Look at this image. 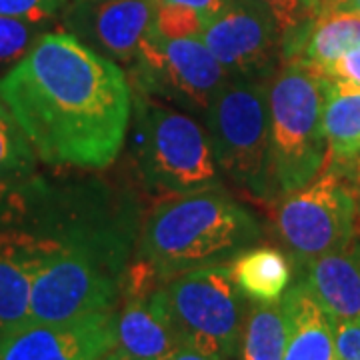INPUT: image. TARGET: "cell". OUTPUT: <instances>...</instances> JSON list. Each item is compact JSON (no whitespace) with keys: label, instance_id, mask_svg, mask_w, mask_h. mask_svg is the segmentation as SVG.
I'll return each instance as SVG.
<instances>
[{"label":"cell","instance_id":"25","mask_svg":"<svg viewBox=\"0 0 360 360\" xmlns=\"http://www.w3.org/2000/svg\"><path fill=\"white\" fill-rule=\"evenodd\" d=\"M66 0H0V16L20 18L39 25L65 6Z\"/></svg>","mask_w":360,"mask_h":360},{"label":"cell","instance_id":"21","mask_svg":"<svg viewBox=\"0 0 360 360\" xmlns=\"http://www.w3.org/2000/svg\"><path fill=\"white\" fill-rule=\"evenodd\" d=\"M269 16L281 32V58L290 63L300 58L309 37L314 11L309 0H243Z\"/></svg>","mask_w":360,"mask_h":360},{"label":"cell","instance_id":"22","mask_svg":"<svg viewBox=\"0 0 360 360\" xmlns=\"http://www.w3.org/2000/svg\"><path fill=\"white\" fill-rule=\"evenodd\" d=\"M34 150L8 106L0 101V179L32 167Z\"/></svg>","mask_w":360,"mask_h":360},{"label":"cell","instance_id":"16","mask_svg":"<svg viewBox=\"0 0 360 360\" xmlns=\"http://www.w3.org/2000/svg\"><path fill=\"white\" fill-rule=\"evenodd\" d=\"M326 78V77H324ZM322 130L326 139L324 168L352 170L359 176L360 160V90L326 78L322 108ZM322 168V170H324ZM360 179V176H359Z\"/></svg>","mask_w":360,"mask_h":360},{"label":"cell","instance_id":"10","mask_svg":"<svg viewBox=\"0 0 360 360\" xmlns=\"http://www.w3.org/2000/svg\"><path fill=\"white\" fill-rule=\"evenodd\" d=\"M200 39L234 78L264 80L281 52V32L257 6L232 0L206 20Z\"/></svg>","mask_w":360,"mask_h":360},{"label":"cell","instance_id":"28","mask_svg":"<svg viewBox=\"0 0 360 360\" xmlns=\"http://www.w3.org/2000/svg\"><path fill=\"white\" fill-rule=\"evenodd\" d=\"M156 4H182V6H188L194 8L205 16L206 20L214 14L222 13L226 6H231L232 0H153Z\"/></svg>","mask_w":360,"mask_h":360},{"label":"cell","instance_id":"24","mask_svg":"<svg viewBox=\"0 0 360 360\" xmlns=\"http://www.w3.org/2000/svg\"><path fill=\"white\" fill-rule=\"evenodd\" d=\"M37 40L34 22L0 16V70L20 63Z\"/></svg>","mask_w":360,"mask_h":360},{"label":"cell","instance_id":"33","mask_svg":"<svg viewBox=\"0 0 360 360\" xmlns=\"http://www.w3.org/2000/svg\"><path fill=\"white\" fill-rule=\"evenodd\" d=\"M356 170H359V176H360V160H359V165H356Z\"/></svg>","mask_w":360,"mask_h":360},{"label":"cell","instance_id":"7","mask_svg":"<svg viewBox=\"0 0 360 360\" xmlns=\"http://www.w3.org/2000/svg\"><path fill=\"white\" fill-rule=\"evenodd\" d=\"M115 262L82 246L42 243L30 286L28 322H68L115 310L122 290Z\"/></svg>","mask_w":360,"mask_h":360},{"label":"cell","instance_id":"1","mask_svg":"<svg viewBox=\"0 0 360 360\" xmlns=\"http://www.w3.org/2000/svg\"><path fill=\"white\" fill-rule=\"evenodd\" d=\"M0 101L40 160L106 168L124 146L132 90L115 60L75 34L49 32L0 78Z\"/></svg>","mask_w":360,"mask_h":360},{"label":"cell","instance_id":"34","mask_svg":"<svg viewBox=\"0 0 360 360\" xmlns=\"http://www.w3.org/2000/svg\"><path fill=\"white\" fill-rule=\"evenodd\" d=\"M2 335H4V333H2V330H0V338H2Z\"/></svg>","mask_w":360,"mask_h":360},{"label":"cell","instance_id":"15","mask_svg":"<svg viewBox=\"0 0 360 360\" xmlns=\"http://www.w3.org/2000/svg\"><path fill=\"white\" fill-rule=\"evenodd\" d=\"M286 316V347L283 360H335L333 319L304 283L283 296Z\"/></svg>","mask_w":360,"mask_h":360},{"label":"cell","instance_id":"18","mask_svg":"<svg viewBox=\"0 0 360 360\" xmlns=\"http://www.w3.org/2000/svg\"><path fill=\"white\" fill-rule=\"evenodd\" d=\"M231 272L238 290L255 304H270L283 300L290 286V260L278 248L258 246L232 258Z\"/></svg>","mask_w":360,"mask_h":360},{"label":"cell","instance_id":"14","mask_svg":"<svg viewBox=\"0 0 360 360\" xmlns=\"http://www.w3.org/2000/svg\"><path fill=\"white\" fill-rule=\"evenodd\" d=\"M304 284L330 319H360V245L310 260Z\"/></svg>","mask_w":360,"mask_h":360},{"label":"cell","instance_id":"29","mask_svg":"<svg viewBox=\"0 0 360 360\" xmlns=\"http://www.w3.org/2000/svg\"><path fill=\"white\" fill-rule=\"evenodd\" d=\"M319 13H360V0H319Z\"/></svg>","mask_w":360,"mask_h":360},{"label":"cell","instance_id":"23","mask_svg":"<svg viewBox=\"0 0 360 360\" xmlns=\"http://www.w3.org/2000/svg\"><path fill=\"white\" fill-rule=\"evenodd\" d=\"M206 18L182 4H156L153 28L167 39H200Z\"/></svg>","mask_w":360,"mask_h":360},{"label":"cell","instance_id":"2","mask_svg":"<svg viewBox=\"0 0 360 360\" xmlns=\"http://www.w3.org/2000/svg\"><path fill=\"white\" fill-rule=\"evenodd\" d=\"M260 238L257 219L219 188L160 205L142 231L141 255L167 283L200 266L224 264Z\"/></svg>","mask_w":360,"mask_h":360},{"label":"cell","instance_id":"27","mask_svg":"<svg viewBox=\"0 0 360 360\" xmlns=\"http://www.w3.org/2000/svg\"><path fill=\"white\" fill-rule=\"evenodd\" d=\"M319 72L333 82H340V84L360 90V51L348 52L328 68L319 70Z\"/></svg>","mask_w":360,"mask_h":360},{"label":"cell","instance_id":"30","mask_svg":"<svg viewBox=\"0 0 360 360\" xmlns=\"http://www.w3.org/2000/svg\"><path fill=\"white\" fill-rule=\"evenodd\" d=\"M165 360H212V359H208V356L200 354V352H194V350H191V348L180 347Z\"/></svg>","mask_w":360,"mask_h":360},{"label":"cell","instance_id":"31","mask_svg":"<svg viewBox=\"0 0 360 360\" xmlns=\"http://www.w3.org/2000/svg\"><path fill=\"white\" fill-rule=\"evenodd\" d=\"M103 360H144V359H136V356H130V354H127V352H120V350L112 348V350H110Z\"/></svg>","mask_w":360,"mask_h":360},{"label":"cell","instance_id":"12","mask_svg":"<svg viewBox=\"0 0 360 360\" xmlns=\"http://www.w3.org/2000/svg\"><path fill=\"white\" fill-rule=\"evenodd\" d=\"M153 0H82L66 13V25L92 51L132 65L153 26Z\"/></svg>","mask_w":360,"mask_h":360},{"label":"cell","instance_id":"4","mask_svg":"<svg viewBox=\"0 0 360 360\" xmlns=\"http://www.w3.org/2000/svg\"><path fill=\"white\" fill-rule=\"evenodd\" d=\"M205 116L220 170L248 193L269 198L276 179L270 146L269 89L264 82L231 77Z\"/></svg>","mask_w":360,"mask_h":360},{"label":"cell","instance_id":"26","mask_svg":"<svg viewBox=\"0 0 360 360\" xmlns=\"http://www.w3.org/2000/svg\"><path fill=\"white\" fill-rule=\"evenodd\" d=\"M335 360H360V319H333Z\"/></svg>","mask_w":360,"mask_h":360},{"label":"cell","instance_id":"6","mask_svg":"<svg viewBox=\"0 0 360 360\" xmlns=\"http://www.w3.org/2000/svg\"><path fill=\"white\" fill-rule=\"evenodd\" d=\"M136 130V156L150 186L176 196L220 188L208 132L194 118L144 101L139 104Z\"/></svg>","mask_w":360,"mask_h":360},{"label":"cell","instance_id":"11","mask_svg":"<svg viewBox=\"0 0 360 360\" xmlns=\"http://www.w3.org/2000/svg\"><path fill=\"white\" fill-rule=\"evenodd\" d=\"M116 345V309L68 322H26L0 338V360H103Z\"/></svg>","mask_w":360,"mask_h":360},{"label":"cell","instance_id":"8","mask_svg":"<svg viewBox=\"0 0 360 360\" xmlns=\"http://www.w3.org/2000/svg\"><path fill=\"white\" fill-rule=\"evenodd\" d=\"M360 179L345 168L328 167L316 179L286 194L276 210V231L300 262L336 252L352 243L359 217Z\"/></svg>","mask_w":360,"mask_h":360},{"label":"cell","instance_id":"5","mask_svg":"<svg viewBox=\"0 0 360 360\" xmlns=\"http://www.w3.org/2000/svg\"><path fill=\"white\" fill-rule=\"evenodd\" d=\"M180 347L212 360H232L243 347L245 296L231 264L200 266L165 283Z\"/></svg>","mask_w":360,"mask_h":360},{"label":"cell","instance_id":"19","mask_svg":"<svg viewBox=\"0 0 360 360\" xmlns=\"http://www.w3.org/2000/svg\"><path fill=\"white\" fill-rule=\"evenodd\" d=\"M352 51H360V13H319L298 60L324 70Z\"/></svg>","mask_w":360,"mask_h":360},{"label":"cell","instance_id":"17","mask_svg":"<svg viewBox=\"0 0 360 360\" xmlns=\"http://www.w3.org/2000/svg\"><path fill=\"white\" fill-rule=\"evenodd\" d=\"M42 243L4 240L0 243V330L8 333L28 322L30 286Z\"/></svg>","mask_w":360,"mask_h":360},{"label":"cell","instance_id":"20","mask_svg":"<svg viewBox=\"0 0 360 360\" xmlns=\"http://www.w3.org/2000/svg\"><path fill=\"white\" fill-rule=\"evenodd\" d=\"M286 316L283 302L255 304L248 310L240 354L243 360H283Z\"/></svg>","mask_w":360,"mask_h":360},{"label":"cell","instance_id":"13","mask_svg":"<svg viewBox=\"0 0 360 360\" xmlns=\"http://www.w3.org/2000/svg\"><path fill=\"white\" fill-rule=\"evenodd\" d=\"M124 298V307L116 310V350L136 359L165 360L180 348L165 284L148 295Z\"/></svg>","mask_w":360,"mask_h":360},{"label":"cell","instance_id":"9","mask_svg":"<svg viewBox=\"0 0 360 360\" xmlns=\"http://www.w3.org/2000/svg\"><path fill=\"white\" fill-rule=\"evenodd\" d=\"M130 66L141 89L194 112H206L217 92L231 78L202 39H167L153 26Z\"/></svg>","mask_w":360,"mask_h":360},{"label":"cell","instance_id":"36","mask_svg":"<svg viewBox=\"0 0 360 360\" xmlns=\"http://www.w3.org/2000/svg\"><path fill=\"white\" fill-rule=\"evenodd\" d=\"M78 2H82V0H78Z\"/></svg>","mask_w":360,"mask_h":360},{"label":"cell","instance_id":"35","mask_svg":"<svg viewBox=\"0 0 360 360\" xmlns=\"http://www.w3.org/2000/svg\"><path fill=\"white\" fill-rule=\"evenodd\" d=\"M359 212H360V200H359Z\"/></svg>","mask_w":360,"mask_h":360},{"label":"cell","instance_id":"32","mask_svg":"<svg viewBox=\"0 0 360 360\" xmlns=\"http://www.w3.org/2000/svg\"><path fill=\"white\" fill-rule=\"evenodd\" d=\"M309 4L312 6V11H314V14H316V4H319V0H309Z\"/></svg>","mask_w":360,"mask_h":360},{"label":"cell","instance_id":"3","mask_svg":"<svg viewBox=\"0 0 360 360\" xmlns=\"http://www.w3.org/2000/svg\"><path fill=\"white\" fill-rule=\"evenodd\" d=\"M326 78L304 60L284 63L269 86L274 179L284 194L316 179L326 162L322 108Z\"/></svg>","mask_w":360,"mask_h":360}]
</instances>
